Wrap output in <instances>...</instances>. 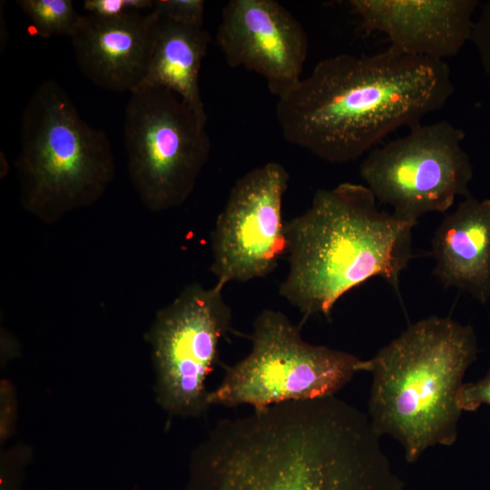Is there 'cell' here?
Listing matches in <instances>:
<instances>
[{
  "instance_id": "cell-1",
  "label": "cell",
  "mask_w": 490,
  "mask_h": 490,
  "mask_svg": "<svg viewBox=\"0 0 490 490\" xmlns=\"http://www.w3.org/2000/svg\"><path fill=\"white\" fill-rule=\"evenodd\" d=\"M367 414L329 396L222 418L184 490H405Z\"/></svg>"
},
{
  "instance_id": "cell-2",
  "label": "cell",
  "mask_w": 490,
  "mask_h": 490,
  "mask_svg": "<svg viewBox=\"0 0 490 490\" xmlns=\"http://www.w3.org/2000/svg\"><path fill=\"white\" fill-rule=\"evenodd\" d=\"M453 92L445 61L389 46L374 54L321 60L278 97L276 117L288 142L342 164L368 153L395 130L420 125Z\"/></svg>"
},
{
  "instance_id": "cell-3",
  "label": "cell",
  "mask_w": 490,
  "mask_h": 490,
  "mask_svg": "<svg viewBox=\"0 0 490 490\" xmlns=\"http://www.w3.org/2000/svg\"><path fill=\"white\" fill-rule=\"evenodd\" d=\"M377 202L366 185L343 182L316 191L310 207L286 222L289 271L279 295L305 319L329 318L343 295L374 277L399 293L416 224Z\"/></svg>"
},
{
  "instance_id": "cell-4",
  "label": "cell",
  "mask_w": 490,
  "mask_h": 490,
  "mask_svg": "<svg viewBox=\"0 0 490 490\" xmlns=\"http://www.w3.org/2000/svg\"><path fill=\"white\" fill-rule=\"evenodd\" d=\"M476 355L471 326L431 316L360 361L359 372L372 375L367 414L372 427L399 442L407 463L431 446L456 442L462 413L456 397Z\"/></svg>"
},
{
  "instance_id": "cell-5",
  "label": "cell",
  "mask_w": 490,
  "mask_h": 490,
  "mask_svg": "<svg viewBox=\"0 0 490 490\" xmlns=\"http://www.w3.org/2000/svg\"><path fill=\"white\" fill-rule=\"evenodd\" d=\"M15 168L22 208L46 225L97 202L115 176L107 134L83 119L67 91L51 79L24 106Z\"/></svg>"
},
{
  "instance_id": "cell-6",
  "label": "cell",
  "mask_w": 490,
  "mask_h": 490,
  "mask_svg": "<svg viewBox=\"0 0 490 490\" xmlns=\"http://www.w3.org/2000/svg\"><path fill=\"white\" fill-rule=\"evenodd\" d=\"M250 353L226 367L209 392L210 406H270L335 396L359 372L361 359L306 342L300 327L282 312L264 309L255 318Z\"/></svg>"
},
{
  "instance_id": "cell-7",
  "label": "cell",
  "mask_w": 490,
  "mask_h": 490,
  "mask_svg": "<svg viewBox=\"0 0 490 490\" xmlns=\"http://www.w3.org/2000/svg\"><path fill=\"white\" fill-rule=\"evenodd\" d=\"M207 115L175 93L142 85L131 93L123 139L130 181L144 207L162 212L192 193L211 152Z\"/></svg>"
},
{
  "instance_id": "cell-8",
  "label": "cell",
  "mask_w": 490,
  "mask_h": 490,
  "mask_svg": "<svg viewBox=\"0 0 490 490\" xmlns=\"http://www.w3.org/2000/svg\"><path fill=\"white\" fill-rule=\"evenodd\" d=\"M465 132L448 121L417 125L367 153L359 167L376 200L398 218L416 224L444 212L457 196L468 197L473 166L462 146Z\"/></svg>"
},
{
  "instance_id": "cell-9",
  "label": "cell",
  "mask_w": 490,
  "mask_h": 490,
  "mask_svg": "<svg viewBox=\"0 0 490 490\" xmlns=\"http://www.w3.org/2000/svg\"><path fill=\"white\" fill-rule=\"evenodd\" d=\"M224 286L191 283L157 311L147 332L159 404L172 416H198L211 407L206 381L219 360L232 311Z\"/></svg>"
},
{
  "instance_id": "cell-10",
  "label": "cell",
  "mask_w": 490,
  "mask_h": 490,
  "mask_svg": "<svg viewBox=\"0 0 490 490\" xmlns=\"http://www.w3.org/2000/svg\"><path fill=\"white\" fill-rule=\"evenodd\" d=\"M289 181L288 171L275 162L236 181L211 236L210 271L217 283L264 278L287 254L282 202Z\"/></svg>"
},
{
  "instance_id": "cell-11",
  "label": "cell",
  "mask_w": 490,
  "mask_h": 490,
  "mask_svg": "<svg viewBox=\"0 0 490 490\" xmlns=\"http://www.w3.org/2000/svg\"><path fill=\"white\" fill-rule=\"evenodd\" d=\"M216 44L229 66L261 75L279 97L302 78L309 40L302 24L275 0H230Z\"/></svg>"
},
{
  "instance_id": "cell-12",
  "label": "cell",
  "mask_w": 490,
  "mask_h": 490,
  "mask_svg": "<svg viewBox=\"0 0 490 490\" xmlns=\"http://www.w3.org/2000/svg\"><path fill=\"white\" fill-rule=\"evenodd\" d=\"M348 5L368 34L381 33L392 48L445 61L470 41L477 0H351Z\"/></svg>"
},
{
  "instance_id": "cell-13",
  "label": "cell",
  "mask_w": 490,
  "mask_h": 490,
  "mask_svg": "<svg viewBox=\"0 0 490 490\" xmlns=\"http://www.w3.org/2000/svg\"><path fill=\"white\" fill-rule=\"evenodd\" d=\"M159 20L153 10L81 15L71 37L81 73L101 88L133 93L147 75Z\"/></svg>"
},
{
  "instance_id": "cell-14",
  "label": "cell",
  "mask_w": 490,
  "mask_h": 490,
  "mask_svg": "<svg viewBox=\"0 0 490 490\" xmlns=\"http://www.w3.org/2000/svg\"><path fill=\"white\" fill-rule=\"evenodd\" d=\"M433 274L482 304L490 299V199H466L436 228Z\"/></svg>"
},
{
  "instance_id": "cell-15",
  "label": "cell",
  "mask_w": 490,
  "mask_h": 490,
  "mask_svg": "<svg viewBox=\"0 0 490 490\" xmlns=\"http://www.w3.org/2000/svg\"><path fill=\"white\" fill-rule=\"evenodd\" d=\"M211 36L204 25L160 16L147 75L142 85L166 88L191 108L206 113L199 76Z\"/></svg>"
},
{
  "instance_id": "cell-16",
  "label": "cell",
  "mask_w": 490,
  "mask_h": 490,
  "mask_svg": "<svg viewBox=\"0 0 490 490\" xmlns=\"http://www.w3.org/2000/svg\"><path fill=\"white\" fill-rule=\"evenodd\" d=\"M16 5L43 38L54 35L71 38L81 17L71 0H18Z\"/></svg>"
},
{
  "instance_id": "cell-17",
  "label": "cell",
  "mask_w": 490,
  "mask_h": 490,
  "mask_svg": "<svg viewBox=\"0 0 490 490\" xmlns=\"http://www.w3.org/2000/svg\"><path fill=\"white\" fill-rule=\"evenodd\" d=\"M204 6L203 0H156L152 10L173 22L203 25Z\"/></svg>"
},
{
  "instance_id": "cell-18",
  "label": "cell",
  "mask_w": 490,
  "mask_h": 490,
  "mask_svg": "<svg viewBox=\"0 0 490 490\" xmlns=\"http://www.w3.org/2000/svg\"><path fill=\"white\" fill-rule=\"evenodd\" d=\"M470 41L475 45L490 86V0L480 4V11L475 17Z\"/></svg>"
},
{
  "instance_id": "cell-19",
  "label": "cell",
  "mask_w": 490,
  "mask_h": 490,
  "mask_svg": "<svg viewBox=\"0 0 490 490\" xmlns=\"http://www.w3.org/2000/svg\"><path fill=\"white\" fill-rule=\"evenodd\" d=\"M456 401L462 412L475 411L484 404L490 406V370L475 382L463 383Z\"/></svg>"
},
{
  "instance_id": "cell-20",
  "label": "cell",
  "mask_w": 490,
  "mask_h": 490,
  "mask_svg": "<svg viewBox=\"0 0 490 490\" xmlns=\"http://www.w3.org/2000/svg\"><path fill=\"white\" fill-rule=\"evenodd\" d=\"M83 8L90 14L104 16L119 15L128 11L152 9L151 0H85Z\"/></svg>"
},
{
  "instance_id": "cell-21",
  "label": "cell",
  "mask_w": 490,
  "mask_h": 490,
  "mask_svg": "<svg viewBox=\"0 0 490 490\" xmlns=\"http://www.w3.org/2000/svg\"><path fill=\"white\" fill-rule=\"evenodd\" d=\"M26 456L12 454L2 457L1 490H22Z\"/></svg>"
},
{
  "instance_id": "cell-22",
  "label": "cell",
  "mask_w": 490,
  "mask_h": 490,
  "mask_svg": "<svg viewBox=\"0 0 490 490\" xmlns=\"http://www.w3.org/2000/svg\"><path fill=\"white\" fill-rule=\"evenodd\" d=\"M11 385L6 381L1 384V440L6 439L14 427L15 399Z\"/></svg>"
},
{
  "instance_id": "cell-23",
  "label": "cell",
  "mask_w": 490,
  "mask_h": 490,
  "mask_svg": "<svg viewBox=\"0 0 490 490\" xmlns=\"http://www.w3.org/2000/svg\"><path fill=\"white\" fill-rule=\"evenodd\" d=\"M0 162H1V164H0L1 165V169H0V171H1V179H3L8 173V169H6L5 167L9 168L6 157H5V153L3 152H1Z\"/></svg>"
}]
</instances>
